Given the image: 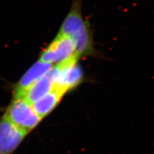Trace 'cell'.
Wrapping results in <instances>:
<instances>
[{
  "label": "cell",
  "mask_w": 154,
  "mask_h": 154,
  "mask_svg": "<svg viewBox=\"0 0 154 154\" xmlns=\"http://www.w3.org/2000/svg\"><path fill=\"white\" fill-rule=\"evenodd\" d=\"M28 134L3 116L0 119V153L15 151Z\"/></svg>",
  "instance_id": "5b68a950"
},
{
  "label": "cell",
  "mask_w": 154,
  "mask_h": 154,
  "mask_svg": "<svg viewBox=\"0 0 154 154\" xmlns=\"http://www.w3.org/2000/svg\"><path fill=\"white\" fill-rule=\"evenodd\" d=\"M52 67V64L38 61L29 69L16 85L14 98H23L26 91L36 81L45 75Z\"/></svg>",
  "instance_id": "52a82bcc"
},
{
  "label": "cell",
  "mask_w": 154,
  "mask_h": 154,
  "mask_svg": "<svg viewBox=\"0 0 154 154\" xmlns=\"http://www.w3.org/2000/svg\"><path fill=\"white\" fill-rule=\"evenodd\" d=\"M79 59L75 57L57 64L59 72L54 87L67 93L82 82L84 73L78 64Z\"/></svg>",
  "instance_id": "277c9868"
},
{
  "label": "cell",
  "mask_w": 154,
  "mask_h": 154,
  "mask_svg": "<svg viewBox=\"0 0 154 154\" xmlns=\"http://www.w3.org/2000/svg\"><path fill=\"white\" fill-rule=\"evenodd\" d=\"M58 72L57 66L51 67L45 75L28 88L23 98L32 105L42 98L54 88Z\"/></svg>",
  "instance_id": "8992f818"
},
{
  "label": "cell",
  "mask_w": 154,
  "mask_h": 154,
  "mask_svg": "<svg viewBox=\"0 0 154 154\" xmlns=\"http://www.w3.org/2000/svg\"><path fill=\"white\" fill-rule=\"evenodd\" d=\"M66 94L63 91L54 87L49 93L33 103L32 107L36 113L43 119L55 109Z\"/></svg>",
  "instance_id": "ba28073f"
},
{
  "label": "cell",
  "mask_w": 154,
  "mask_h": 154,
  "mask_svg": "<svg viewBox=\"0 0 154 154\" xmlns=\"http://www.w3.org/2000/svg\"><path fill=\"white\" fill-rule=\"evenodd\" d=\"M82 0H73L70 11L62 24L59 33L73 42L78 57H97L93 31L89 21L82 14Z\"/></svg>",
  "instance_id": "6da1fadb"
},
{
  "label": "cell",
  "mask_w": 154,
  "mask_h": 154,
  "mask_svg": "<svg viewBox=\"0 0 154 154\" xmlns=\"http://www.w3.org/2000/svg\"><path fill=\"white\" fill-rule=\"evenodd\" d=\"M75 57L78 56L73 42L69 37L59 33L51 44L42 51L40 60L48 64H57Z\"/></svg>",
  "instance_id": "3957f363"
},
{
  "label": "cell",
  "mask_w": 154,
  "mask_h": 154,
  "mask_svg": "<svg viewBox=\"0 0 154 154\" xmlns=\"http://www.w3.org/2000/svg\"><path fill=\"white\" fill-rule=\"evenodd\" d=\"M0 154H5V153H0Z\"/></svg>",
  "instance_id": "9c48e42d"
},
{
  "label": "cell",
  "mask_w": 154,
  "mask_h": 154,
  "mask_svg": "<svg viewBox=\"0 0 154 154\" xmlns=\"http://www.w3.org/2000/svg\"><path fill=\"white\" fill-rule=\"evenodd\" d=\"M17 127L29 133L42 119L33 109L32 105L24 98H14L4 114Z\"/></svg>",
  "instance_id": "7a4b0ae2"
}]
</instances>
